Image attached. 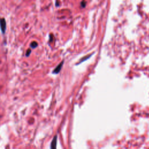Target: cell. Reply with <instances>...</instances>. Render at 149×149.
Here are the masks:
<instances>
[{
  "label": "cell",
  "mask_w": 149,
  "mask_h": 149,
  "mask_svg": "<svg viewBox=\"0 0 149 149\" xmlns=\"http://www.w3.org/2000/svg\"><path fill=\"white\" fill-rule=\"evenodd\" d=\"M6 27L7 23L5 18H0V28H1V30L3 34L5 32Z\"/></svg>",
  "instance_id": "1"
},
{
  "label": "cell",
  "mask_w": 149,
  "mask_h": 149,
  "mask_svg": "<svg viewBox=\"0 0 149 149\" xmlns=\"http://www.w3.org/2000/svg\"><path fill=\"white\" fill-rule=\"evenodd\" d=\"M57 136H55L51 143V149H57Z\"/></svg>",
  "instance_id": "2"
},
{
  "label": "cell",
  "mask_w": 149,
  "mask_h": 149,
  "mask_svg": "<svg viewBox=\"0 0 149 149\" xmlns=\"http://www.w3.org/2000/svg\"><path fill=\"white\" fill-rule=\"evenodd\" d=\"M63 64H64V61H62V62H61L55 69H54V70L53 71V73H58L60 72V71H61V68H62V65H63Z\"/></svg>",
  "instance_id": "3"
},
{
  "label": "cell",
  "mask_w": 149,
  "mask_h": 149,
  "mask_svg": "<svg viewBox=\"0 0 149 149\" xmlns=\"http://www.w3.org/2000/svg\"><path fill=\"white\" fill-rule=\"evenodd\" d=\"M37 45H38V44L35 41H33L30 44V47L33 48H35L36 47H37Z\"/></svg>",
  "instance_id": "4"
},
{
  "label": "cell",
  "mask_w": 149,
  "mask_h": 149,
  "mask_svg": "<svg viewBox=\"0 0 149 149\" xmlns=\"http://www.w3.org/2000/svg\"><path fill=\"white\" fill-rule=\"evenodd\" d=\"M91 55H92V54H90V55H89V56H86V57H84L83 58H82V59L80 60V62H79V63H80V62H83V61H85L86 60L88 59Z\"/></svg>",
  "instance_id": "5"
},
{
  "label": "cell",
  "mask_w": 149,
  "mask_h": 149,
  "mask_svg": "<svg viewBox=\"0 0 149 149\" xmlns=\"http://www.w3.org/2000/svg\"><path fill=\"white\" fill-rule=\"evenodd\" d=\"M30 53H31V50H30V49H28V50H27V52H26V56H29L30 54Z\"/></svg>",
  "instance_id": "6"
},
{
  "label": "cell",
  "mask_w": 149,
  "mask_h": 149,
  "mask_svg": "<svg viewBox=\"0 0 149 149\" xmlns=\"http://www.w3.org/2000/svg\"><path fill=\"white\" fill-rule=\"evenodd\" d=\"M80 4H81V6H82L83 7H84L86 5V1H82Z\"/></svg>",
  "instance_id": "7"
}]
</instances>
